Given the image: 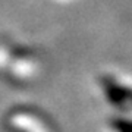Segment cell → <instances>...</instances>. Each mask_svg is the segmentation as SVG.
Here are the masks:
<instances>
[{
  "label": "cell",
  "mask_w": 132,
  "mask_h": 132,
  "mask_svg": "<svg viewBox=\"0 0 132 132\" xmlns=\"http://www.w3.org/2000/svg\"><path fill=\"white\" fill-rule=\"evenodd\" d=\"M6 132H59L52 119L37 109L19 107L7 113L3 120Z\"/></svg>",
  "instance_id": "cell-1"
},
{
  "label": "cell",
  "mask_w": 132,
  "mask_h": 132,
  "mask_svg": "<svg viewBox=\"0 0 132 132\" xmlns=\"http://www.w3.org/2000/svg\"><path fill=\"white\" fill-rule=\"evenodd\" d=\"M110 131L112 132H132V119L118 118L110 120Z\"/></svg>",
  "instance_id": "cell-2"
}]
</instances>
